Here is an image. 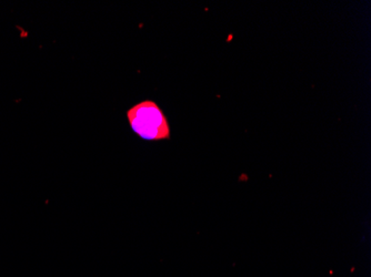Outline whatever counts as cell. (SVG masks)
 <instances>
[{
    "label": "cell",
    "mask_w": 371,
    "mask_h": 277,
    "mask_svg": "<svg viewBox=\"0 0 371 277\" xmlns=\"http://www.w3.org/2000/svg\"><path fill=\"white\" fill-rule=\"evenodd\" d=\"M126 117L131 129L142 140L157 142L172 137L166 115L153 100L138 102L128 109Z\"/></svg>",
    "instance_id": "obj_1"
}]
</instances>
